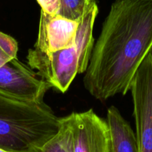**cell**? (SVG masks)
Wrapping results in <instances>:
<instances>
[{
	"label": "cell",
	"instance_id": "cell-11",
	"mask_svg": "<svg viewBox=\"0 0 152 152\" xmlns=\"http://www.w3.org/2000/svg\"><path fill=\"white\" fill-rule=\"evenodd\" d=\"M18 42L14 38L0 31V67L17 57Z\"/></svg>",
	"mask_w": 152,
	"mask_h": 152
},
{
	"label": "cell",
	"instance_id": "cell-7",
	"mask_svg": "<svg viewBox=\"0 0 152 152\" xmlns=\"http://www.w3.org/2000/svg\"><path fill=\"white\" fill-rule=\"evenodd\" d=\"M80 21L71 20L60 15L51 16L40 11L35 50L43 53H54L68 49L76 43Z\"/></svg>",
	"mask_w": 152,
	"mask_h": 152
},
{
	"label": "cell",
	"instance_id": "cell-9",
	"mask_svg": "<svg viewBox=\"0 0 152 152\" xmlns=\"http://www.w3.org/2000/svg\"><path fill=\"white\" fill-rule=\"evenodd\" d=\"M40 152H75L70 114L61 117L59 131L43 145Z\"/></svg>",
	"mask_w": 152,
	"mask_h": 152
},
{
	"label": "cell",
	"instance_id": "cell-8",
	"mask_svg": "<svg viewBox=\"0 0 152 152\" xmlns=\"http://www.w3.org/2000/svg\"><path fill=\"white\" fill-rule=\"evenodd\" d=\"M107 123L110 130V152H139L136 134L114 105L107 109Z\"/></svg>",
	"mask_w": 152,
	"mask_h": 152
},
{
	"label": "cell",
	"instance_id": "cell-13",
	"mask_svg": "<svg viewBox=\"0 0 152 152\" xmlns=\"http://www.w3.org/2000/svg\"><path fill=\"white\" fill-rule=\"evenodd\" d=\"M92 1H97V0H92Z\"/></svg>",
	"mask_w": 152,
	"mask_h": 152
},
{
	"label": "cell",
	"instance_id": "cell-12",
	"mask_svg": "<svg viewBox=\"0 0 152 152\" xmlns=\"http://www.w3.org/2000/svg\"><path fill=\"white\" fill-rule=\"evenodd\" d=\"M41 10L51 16H56L60 13L61 0H37Z\"/></svg>",
	"mask_w": 152,
	"mask_h": 152
},
{
	"label": "cell",
	"instance_id": "cell-2",
	"mask_svg": "<svg viewBox=\"0 0 152 152\" xmlns=\"http://www.w3.org/2000/svg\"><path fill=\"white\" fill-rule=\"evenodd\" d=\"M61 118L44 102H31L0 89V149L40 152L59 131Z\"/></svg>",
	"mask_w": 152,
	"mask_h": 152
},
{
	"label": "cell",
	"instance_id": "cell-6",
	"mask_svg": "<svg viewBox=\"0 0 152 152\" xmlns=\"http://www.w3.org/2000/svg\"><path fill=\"white\" fill-rule=\"evenodd\" d=\"M75 152H110V130L107 121L92 109L72 113Z\"/></svg>",
	"mask_w": 152,
	"mask_h": 152
},
{
	"label": "cell",
	"instance_id": "cell-3",
	"mask_svg": "<svg viewBox=\"0 0 152 152\" xmlns=\"http://www.w3.org/2000/svg\"><path fill=\"white\" fill-rule=\"evenodd\" d=\"M98 13L96 1L89 3L80 20L72 48L49 53L28 50V65L52 88L65 93L77 74L86 72L93 49L92 31Z\"/></svg>",
	"mask_w": 152,
	"mask_h": 152
},
{
	"label": "cell",
	"instance_id": "cell-1",
	"mask_svg": "<svg viewBox=\"0 0 152 152\" xmlns=\"http://www.w3.org/2000/svg\"><path fill=\"white\" fill-rule=\"evenodd\" d=\"M151 48L152 0H115L94 44L84 88L101 102L127 94Z\"/></svg>",
	"mask_w": 152,
	"mask_h": 152
},
{
	"label": "cell",
	"instance_id": "cell-5",
	"mask_svg": "<svg viewBox=\"0 0 152 152\" xmlns=\"http://www.w3.org/2000/svg\"><path fill=\"white\" fill-rule=\"evenodd\" d=\"M52 86L17 57L0 67V89L31 102H43Z\"/></svg>",
	"mask_w": 152,
	"mask_h": 152
},
{
	"label": "cell",
	"instance_id": "cell-10",
	"mask_svg": "<svg viewBox=\"0 0 152 152\" xmlns=\"http://www.w3.org/2000/svg\"><path fill=\"white\" fill-rule=\"evenodd\" d=\"M92 0H61L60 16L75 21H80L86 7Z\"/></svg>",
	"mask_w": 152,
	"mask_h": 152
},
{
	"label": "cell",
	"instance_id": "cell-4",
	"mask_svg": "<svg viewBox=\"0 0 152 152\" xmlns=\"http://www.w3.org/2000/svg\"><path fill=\"white\" fill-rule=\"evenodd\" d=\"M130 91L139 152H152V48L137 70Z\"/></svg>",
	"mask_w": 152,
	"mask_h": 152
}]
</instances>
